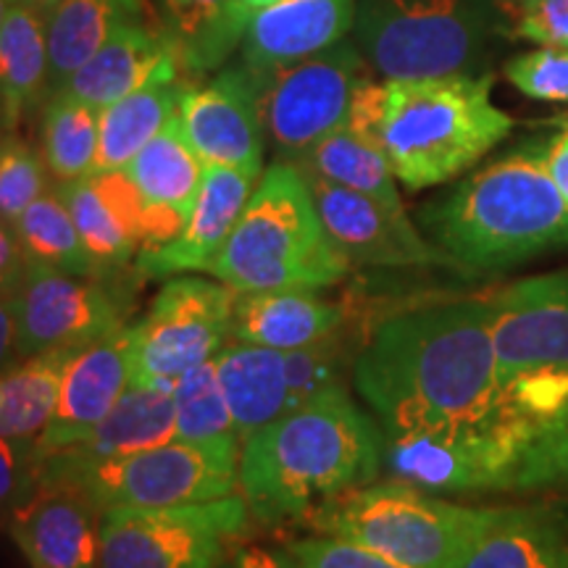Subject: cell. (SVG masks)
I'll use <instances>...</instances> for the list:
<instances>
[{"mask_svg": "<svg viewBox=\"0 0 568 568\" xmlns=\"http://www.w3.org/2000/svg\"><path fill=\"white\" fill-rule=\"evenodd\" d=\"M353 385L385 437L474 432L521 464L539 445L503 387L487 301L426 305L382 322L355 358Z\"/></svg>", "mask_w": 568, "mask_h": 568, "instance_id": "1", "label": "cell"}, {"mask_svg": "<svg viewBox=\"0 0 568 568\" xmlns=\"http://www.w3.org/2000/svg\"><path fill=\"white\" fill-rule=\"evenodd\" d=\"M382 464L385 432L339 387L245 439L240 489L255 521H305L332 497L372 485Z\"/></svg>", "mask_w": 568, "mask_h": 568, "instance_id": "2", "label": "cell"}, {"mask_svg": "<svg viewBox=\"0 0 568 568\" xmlns=\"http://www.w3.org/2000/svg\"><path fill=\"white\" fill-rule=\"evenodd\" d=\"M422 224L456 264L506 268L568 245V203L542 148L514 151L468 174L422 211Z\"/></svg>", "mask_w": 568, "mask_h": 568, "instance_id": "3", "label": "cell"}, {"mask_svg": "<svg viewBox=\"0 0 568 568\" xmlns=\"http://www.w3.org/2000/svg\"><path fill=\"white\" fill-rule=\"evenodd\" d=\"M351 266L326 234L301 169L274 161L261 174L209 274L234 293H266L332 287Z\"/></svg>", "mask_w": 568, "mask_h": 568, "instance_id": "4", "label": "cell"}, {"mask_svg": "<svg viewBox=\"0 0 568 568\" xmlns=\"http://www.w3.org/2000/svg\"><path fill=\"white\" fill-rule=\"evenodd\" d=\"M510 130L514 119L493 103V77L385 82L379 148L408 190L456 180Z\"/></svg>", "mask_w": 568, "mask_h": 568, "instance_id": "5", "label": "cell"}, {"mask_svg": "<svg viewBox=\"0 0 568 568\" xmlns=\"http://www.w3.org/2000/svg\"><path fill=\"white\" fill-rule=\"evenodd\" d=\"M495 516L497 508L458 506L389 479L332 497L305 521L406 568H460Z\"/></svg>", "mask_w": 568, "mask_h": 568, "instance_id": "6", "label": "cell"}, {"mask_svg": "<svg viewBox=\"0 0 568 568\" xmlns=\"http://www.w3.org/2000/svg\"><path fill=\"white\" fill-rule=\"evenodd\" d=\"M487 303L503 387L542 443L568 426V272L508 284Z\"/></svg>", "mask_w": 568, "mask_h": 568, "instance_id": "7", "label": "cell"}, {"mask_svg": "<svg viewBox=\"0 0 568 568\" xmlns=\"http://www.w3.org/2000/svg\"><path fill=\"white\" fill-rule=\"evenodd\" d=\"M355 30L385 80L471 74L485 45L477 0H361Z\"/></svg>", "mask_w": 568, "mask_h": 568, "instance_id": "8", "label": "cell"}, {"mask_svg": "<svg viewBox=\"0 0 568 568\" xmlns=\"http://www.w3.org/2000/svg\"><path fill=\"white\" fill-rule=\"evenodd\" d=\"M251 521L243 495L103 514L101 568H219Z\"/></svg>", "mask_w": 568, "mask_h": 568, "instance_id": "9", "label": "cell"}, {"mask_svg": "<svg viewBox=\"0 0 568 568\" xmlns=\"http://www.w3.org/2000/svg\"><path fill=\"white\" fill-rule=\"evenodd\" d=\"M88 489L98 508H172L234 495L240 487V453L193 443H166L132 456L84 466H53Z\"/></svg>", "mask_w": 568, "mask_h": 568, "instance_id": "10", "label": "cell"}, {"mask_svg": "<svg viewBox=\"0 0 568 568\" xmlns=\"http://www.w3.org/2000/svg\"><path fill=\"white\" fill-rule=\"evenodd\" d=\"M364 77V55L345 40L290 67L253 74L261 124L276 161L295 163L318 140L339 130Z\"/></svg>", "mask_w": 568, "mask_h": 568, "instance_id": "11", "label": "cell"}, {"mask_svg": "<svg viewBox=\"0 0 568 568\" xmlns=\"http://www.w3.org/2000/svg\"><path fill=\"white\" fill-rule=\"evenodd\" d=\"M234 290L201 276H169L151 308L132 324V385L174 389L230 339Z\"/></svg>", "mask_w": 568, "mask_h": 568, "instance_id": "12", "label": "cell"}, {"mask_svg": "<svg viewBox=\"0 0 568 568\" xmlns=\"http://www.w3.org/2000/svg\"><path fill=\"white\" fill-rule=\"evenodd\" d=\"M19 358L71 347L82 351L126 326L132 293L122 274L80 276L30 264L11 295Z\"/></svg>", "mask_w": 568, "mask_h": 568, "instance_id": "13", "label": "cell"}, {"mask_svg": "<svg viewBox=\"0 0 568 568\" xmlns=\"http://www.w3.org/2000/svg\"><path fill=\"white\" fill-rule=\"evenodd\" d=\"M9 535L30 568H101L103 510L67 474L42 471L38 489L9 514Z\"/></svg>", "mask_w": 568, "mask_h": 568, "instance_id": "14", "label": "cell"}, {"mask_svg": "<svg viewBox=\"0 0 568 568\" xmlns=\"http://www.w3.org/2000/svg\"><path fill=\"white\" fill-rule=\"evenodd\" d=\"M385 464L395 479L432 495L514 489L521 460L514 450L474 432L385 437Z\"/></svg>", "mask_w": 568, "mask_h": 568, "instance_id": "15", "label": "cell"}, {"mask_svg": "<svg viewBox=\"0 0 568 568\" xmlns=\"http://www.w3.org/2000/svg\"><path fill=\"white\" fill-rule=\"evenodd\" d=\"M326 234L351 264L361 266H429L447 255L429 245L410 224L406 211H393L364 193L305 174Z\"/></svg>", "mask_w": 568, "mask_h": 568, "instance_id": "16", "label": "cell"}, {"mask_svg": "<svg viewBox=\"0 0 568 568\" xmlns=\"http://www.w3.org/2000/svg\"><path fill=\"white\" fill-rule=\"evenodd\" d=\"M182 130L203 163L264 174V124L251 69L226 67L205 88H184Z\"/></svg>", "mask_w": 568, "mask_h": 568, "instance_id": "17", "label": "cell"}, {"mask_svg": "<svg viewBox=\"0 0 568 568\" xmlns=\"http://www.w3.org/2000/svg\"><path fill=\"white\" fill-rule=\"evenodd\" d=\"M261 174L245 169L205 163L203 182L197 190L195 209L187 226L172 243L159 247H142L134 261L138 280H169L187 272H209L216 255L243 216Z\"/></svg>", "mask_w": 568, "mask_h": 568, "instance_id": "18", "label": "cell"}, {"mask_svg": "<svg viewBox=\"0 0 568 568\" xmlns=\"http://www.w3.org/2000/svg\"><path fill=\"white\" fill-rule=\"evenodd\" d=\"M132 385V324L82 347L63 372L55 414L38 439L42 456L67 450L95 429Z\"/></svg>", "mask_w": 568, "mask_h": 568, "instance_id": "19", "label": "cell"}, {"mask_svg": "<svg viewBox=\"0 0 568 568\" xmlns=\"http://www.w3.org/2000/svg\"><path fill=\"white\" fill-rule=\"evenodd\" d=\"M355 0H276L261 9L243 34V63L251 74L290 67L345 38Z\"/></svg>", "mask_w": 568, "mask_h": 568, "instance_id": "20", "label": "cell"}, {"mask_svg": "<svg viewBox=\"0 0 568 568\" xmlns=\"http://www.w3.org/2000/svg\"><path fill=\"white\" fill-rule=\"evenodd\" d=\"M316 293L318 290L234 293L230 339L284 353L314 345L347 324L345 305L324 301Z\"/></svg>", "mask_w": 568, "mask_h": 568, "instance_id": "21", "label": "cell"}, {"mask_svg": "<svg viewBox=\"0 0 568 568\" xmlns=\"http://www.w3.org/2000/svg\"><path fill=\"white\" fill-rule=\"evenodd\" d=\"M169 71H182L172 42L166 34L145 30L132 17L113 30L101 51L71 77L63 90L103 111Z\"/></svg>", "mask_w": 568, "mask_h": 568, "instance_id": "22", "label": "cell"}, {"mask_svg": "<svg viewBox=\"0 0 568 568\" xmlns=\"http://www.w3.org/2000/svg\"><path fill=\"white\" fill-rule=\"evenodd\" d=\"M176 439V414L172 389L130 385L88 437L67 450L53 453L45 464L84 466L124 458Z\"/></svg>", "mask_w": 568, "mask_h": 568, "instance_id": "23", "label": "cell"}, {"mask_svg": "<svg viewBox=\"0 0 568 568\" xmlns=\"http://www.w3.org/2000/svg\"><path fill=\"white\" fill-rule=\"evenodd\" d=\"M219 382L240 439L253 437L290 410L287 353L274 347L226 343L213 355Z\"/></svg>", "mask_w": 568, "mask_h": 568, "instance_id": "24", "label": "cell"}, {"mask_svg": "<svg viewBox=\"0 0 568 568\" xmlns=\"http://www.w3.org/2000/svg\"><path fill=\"white\" fill-rule=\"evenodd\" d=\"M48 98V17L13 0L0 27V101L9 132Z\"/></svg>", "mask_w": 568, "mask_h": 568, "instance_id": "25", "label": "cell"}, {"mask_svg": "<svg viewBox=\"0 0 568 568\" xmlns=\"http://www.w3.org/2000/svg\"><path fill=\"white\" fill-rule=\"evenodd\" d=\"M187 84L182 71H169L130 92L122 101L101 111V148L95 172L126 169L142 148L163 130V124L180 109V98Z\"/></svg>", "mask_w": 568, "mask_h": 568, "instance_id": "26", "label": "cell"}, {"mask_svg": "<svg viewBox=\"0 0 568 568\" xmlns=\"http://www.w3.org/2000/svg\"><path fill=\"white\" fill-rule=\"evenodd\" d=\"M77 353L71 347L38 353L0 374V437L38 443L55 414L63 372Z\"/></svg>", "mask_w": 568, "mask_h": 568, "instance_id": "27", "label": "cell"}, {"mask_svg": "<svg viewBox=\"0 0 568 568\" xmlns=\"http://www.w3.org/2000/svg\"><path fill=\"white\" fill-rule=\"evenodd\" d=\"M460 568H568V531L535 510L497 508Z\"/></svg>", "mask_w": 568, "mask_h": 568, "instance_id": "28", "label": "cell"}, {"mask_svg": "<svg viewBox=\"0 0 568 568\" xmlns=\"http://www.w3.org/2000/svg\"><path fill=\"white\" fill-rule=\"evenodd\" d=\"M132 17L126 0H61L48 17V95L67 88L113 30Z\"/></svg>", "mask_w": 568, "mask_h": 568, "instance_id": "29", "label": "cell"}, {"mask_svg": "<svg viewBox=\"0 0 568 568\" xmlns=\"http://www.w3.org/2000/svg\"><path fill=\"white\" fill-rule=\"evenodd\" d=\"M203 169L205 163L190 145L182 130L180 109H176L163 130L130 161L126 174L132 176L148 203L169 205L190 216L203 182Z\"/></svg>", "mask_w": 568, "mask_h": 568, "instance_id": "30", "label": "cell"}, {"mask_svg": "<svg viewBox=\"0 0 568 568\" xmlns=\"http://www.w3.org/2000/svg\"><path fill=\"white\" fill-rule=\"evenodd\" d=\"M295 166L305 174H316L339 187L374 197L387 209L403 211V201L395 187V172L385 151L355 134L347 124L318 140L308 153L295 161Z\"/></svg>", "mask_w": 568, "mask_h": 568, "instance_id": "31", "label": "cell"}, {"mask_svg": "<svg viewBox=\"0 0 568 568\" xmlns=\"http://www.w3.org/2000/svg\"><path fill=\"white\" fill-rule=\"evenodd\" d=\"M42 159L55 184L88 180L95 174L101 148V109L80 101L67 90L42 103Z\"/></svg>", "mask_w": 568, "mask_h": 568, "instance_id": "32", "label": "cell"}, {"mask_svg": "<svg viewBox=\"0 0 568 568\" xmlns=\"http://www.w3.org/2000/svg\"><path fill=\"white\" fill-rule=\"evenodd\" d=\"M230 0H163V34L184 74L203 77L224 67L234 45L226 34Z\"/></svg>", "mask_w": 568, "mask_h": 568, "instance_id": "33", "label": "cell"}, {"mask_svg": "<svg viewBox=\"0 0 568 568\" xmlns=\"http://www.w3.org/2000/svg\"><path fill=\"white\" fill-rule=\"evenodd\" d=\"M176 414V439L216 450H243V439L234 429L230 406L219 382L216 361H203L176 379L172 389Z\"/></svg>", "mask_w": 568, "mask_h": 568, "instance_id": "34", "label": "cell"}, {"mask_svg": "<svg viewBox=\"0 0 568 568\" xmlns=\"http://www.w3.org/2000/svg\"><path fill=\"white\" fill-rule=\"evenodd\" d=\"M13 226H17L21 247H24L30 264H42L80 276L103 274L88 247H84L80 232L71 222V213L55 187L40 195L30 209L21 213Z\"/></svg>", "mask_w": 568, "mask_h": 568, "instance_id": "35", "label": "cell"}, {"mask_svg": "<svg viewBox=\"0 0 568 568\" xmlns=\"http://www.w3.org/2000/svg\"><path fill=\"white\" fill-rule=\"evenodd\" d=\"M55 190H59L63 205L71 213V222H74L84 247L95 258V264L101 266V272L122 274L134 258L138 243L124 230V224L113 216L109 205L103 203L90 176L77 182H61L55 184Z\"/></svg>", "mask_w": 568, "mask_h": 568, "instance_id": "36", "label": "cell"}, {"mask_svg": "<svg viewBox=\"0 0 568 568\" xmlns=\"http://www.w3.org/2000/svg\"><path fill=\"white\" fill-rule=\"evenodd\" d=\"M347 324L332 335L316 339L314 345L287 353L290 410L305 406L318 395L345 387L347 368H353L358 353L364 351V347L353 345V337L347 335Z\"/></svg>", "mask_w": 568, "mask_h": 568, "instance_id": "37", "label": "cell"}, {"mask_svg": "<svg viewBox=\"0 0 568 568\" xmlns=\"http://www.w3.org/2000/svg\"><path fill=\"white\" fill-rule=\"evenodd\" d=\"M42 153L17 132H0V219L17 224L30 205L51 190Z\"/></svg>", "mask_w": 568, "mask_h": 568, "instance_id": "38", "label": "cell"}, {"mask_svg": "<svg viewBox=\"0 0 568 568\" xmlns=\"http://www.w3.org/2000/svg\"><path fill=\"white\" fill-rule=\"evenodd\" d=\"M506 77L524 95L537 101H568V51L566 48H539L524 53L506 67Z\"/></svg>", "mask_w": 568, "mask_h": 568, "instance_id": "39", "label": "cell"}, {"mask_svg": "<svg viewBox=\"0 0 568 568\" xmlns=\"http://www.w3.org/2000/svg\"><path fill=\"white\" fill-rule=\"evenodd\" d=\"M45 456L38 443L0 437V514H11L38 489Z\"/></svg>", "mask_w": 568, "mask_h": 568, "instance_id": "40", "label": "cell"}, {"mask_svg": "<svg viewBox=\"0 0 568 568\" xmlns=\"http://www.w3.org/2000/svg\"><path fill=\"white\" fill-rule=\"evenodd\" d=\"M287 552L295 560V568H406L364 545L329 535L297 539Z\"/></svg>", "mask_w": 568, "mask_h": 568, "instance_id": "41", "label": "cell"}, {"mask_svg": "<svg viewBox=\"0 0 568 568\" xmlns=\"http://www.w3.org/2000/svg\"><path fill=\"white\" fill-rule=\"evenodd\" d=\"M514 13V34L545 48L568 51V0H506Z\"/></svg>", "mask_w": 568, "mask_h": 568, "instance_id": "42", "label": "cell"}, {"mask_svg": "<svg viewBox=\"0 0 568 568\" xmlns=\"http://www.w3.org/2000/svg\"><path fill=\"white\" fill-rule=\"evenodd\" d=\"M514 489H568V426L529 453L518 468Z\"/></svg>", "mask_w": 568, "mask_h": 568, "instance_id": "43", "label": "cell"}, {"mask_svg": "<svg viewBox=\"0 0 568 568\" xmlns=\"http://www.w3.org/2000/svg\"><path fill=\"white\" fill-rule=\"evenodd\" d=\"M95 184L98 195L109 205L113 216L124 224V230L132 234L134 243L140 245L142 240V211H145V197L140 187L126 174V169H113V172H95L90 176Z\"/></svg>", "mask_w": 568, "mask_h": 568, "instance_id": "44", "label": "cell"}, {"mask_svg": "<svg viewBox=\"0 0 568 568\" xmlns=\"http://www.w3.org/2000/svg\"><path fill=\"white\" fill-rule=\"evenodd\" d=\"M27 266H30V261L21 247L17 226L0 219V297H11L17 293Z\"/></svg>", "mask_w": 568, "mask_h": 568, "instance_id": "45", "label": "cell"}, {"mask_svg": "<svg viewBox=\"0 0 568 568\" xmlns=\"http://www.w3.org/2000/svg\"><path fill=\"white\" fill-rule=\"evenodd\" d=\"M232 560L237 568H295V560L287 550L261 548V545H245L234 552Z\"/></svg>", "mask_w": 568, "mask_h": 568, "instance_id": "46", "label": "cell"}, {"mask_svg": "<svg viewBox=\"0 0 568 568\" xmlns=\"http://www.w3.org/2000/svg\"><path fill=\"white\" fill-rule=\"evenodd\" d=\"M272 3H276V0H230V9H226V34H230L234 48H237V42H243V34L255 13Z\"/></svg>", "mask_w": 568, "mask_h": 568, "instance_id": "47", "label": "cell"}, {"mask_svg": "<svg viewBox=\"0 0 568 568\" xmlns=\"http://www.w3.org/2000/svg\"><path fill=\"white\" fill-rule=\"evenodd\" d=\"M17 361V316H13L11 297H0V374Z\"/></svg>", "mask_w": 568, "mask_h": 568, "instance_id": "48", "label": "cell"}, {"mask_svg": "<svg viewBox=\"0 0 568 568\" xmlns=\"http://www.w3.org/2000/svg\"><path fill=\"white\" fill-rule=\"evenodd\" d=\"M545 163H548L552 182L558 184L560 195H564L568 203V130L560 134L558 140L550 142V148L545 151Z\"/></svg>", "mask_w": 568, "mask_h": 568, "instance_id": "49", "label": "cell"}, {"mask_svg": "<svg viewBox=\"0 0 568 568\" xmlns=\"http://www.w3.org/2000/svg\"><path fill=\"white\" fill-rule=\"evenodd\" d=\"M24 3H30L32 9H38L45 13V17H51V13L55 11V6L61 3V0H24Z\"/></svg>", "mask_w": 568, "mask_h": 568, "instance_id": "50", "label": "cell"}, {"mask_svg": "<svg viewBox=\"0 0 568 568\" xmlns=\"http://www.w3.org/2000/svg\"><path fill=\"white\" fill-rule=\"evenodd\" d=\"M142 6H145V0H126V9H130L134 17L142 11Z\"/></svg>", "mask_w": 568, "mask_h": 568, "instance_id": "51", "label": "cell"}, {"mask_svg": "<svg viewBox=\"0 0 568 568\" xmlns=\"http://www.w3.org/2000/svg\"><path fill=\"white\" fill-rule=\"evenodd\" d=\"M11 3L13 0H0V27H3V19H6V13H9Z\"/></svg>", "mask_w": 568, "mask_h": 568, "instance_id": "52", "label": "cell"}, {"mask_svg": "<svg viewBox=\"0 0 568 568\" xmlns=\"http://www.w3.org/2000/svg\"><path fill=\"white\" fill-rule=\"evenodd\" d=\"M0 132H9V122H6V109H3V101H0Z\"/></svg>", "mask_w": 568, "mask_h": 568, "instance_id": "53", "label": "cell"}, {"mask_svg": "<svg viewBox=\"0 0 568 568\" xmlns=\"http://www.w3.org/2000/svg\"><path fill=\"white\" fill-rule=\"evenodd\" d=\"M219 568H237V566H234V560H232V564H224V566H219Z\"/></svg>", "mask_w": 568, "mask_h": 568, "instance_id": "54", "label": "cell"}]
</instances>
